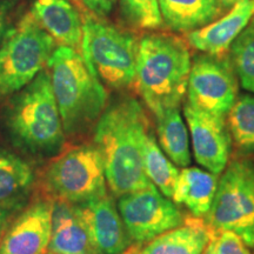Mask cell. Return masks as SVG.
Segmentation results:
<instances>
[{
    "label": "cell",
    "mask_w": 254,
    "mask_h": 254,
    "mask_svg": "<svg viewBox=\"0 0 254 254\" xmlns=\"http://www.w3.org/2000/svg\"><path fill=\"white\" fill-rule=\"evenodd\" d=\"M150 131L144 107L128 95L107 105L97 123L93 144L103 158L107 187L117 198L153 186L144 168V146Z\"/></svg>",
    "instance_id": "1"
},
{
    "label": "cell",
    "mask_w": 254,
    "mask_h": 254,
    "mask_svg": "<svg viewBox=\"0 0 254 254\" xmlns=\"http://www.w3.org/2000/svg\"><path fill=\"white\" fill-rule=\"evenodd\" d=\"M0 131L11 148L33 161H50L67 147L49 69L4 101Z\"/></svg>",
    "instance_id": "2"
},
{
    "label": "cell",
    "mask_w": 254,
    "mask_h": 254,
    "mask_svg": "<svg viewBox=\"0 0 254 254\" xmlns=\"http://www.w3.org/2000/svg\"><path fill=\"white\" fill-rule=\"evenodd\" d=\"M47 69L64 132L67 140L74 144L94 132L97 123L109 105L106 87L82 53L71 47H56Z\"/></svg>",
    "instance_id": "3"
},
{
    "label": "cell",
    "mask_w": 254,
    "mask_h": 254,
    "mask_svg": "<svg viewBox=\"0 0 254 254\" xmlns=\"http://www.w3.org/2000/svg\"><path fill=\"white\" fill-rule=\"evenodd\" d=\"M190 60L189 43L167 32L139 38L134 90L154 117L179 107L187 92Z\"/></svg>",
    "instance_id": "4"
},
{
    "label": "cell",
    "mask_w": 254,
    "mask_h": 254,
    "mask_svg": "<svg viewBox=\"0 0 254 254\" xmlns=\"http://www.w3.org/2000/svg\"><path fill=\"white\" fill-rule=\"evenodd\" d=\"M36 189L55 200L81 205L107 193L104 161L94 144L67 146L38 172Z\"/></svg>",
    "instance_id": "5"
},
{
    "label": "cell",
    "mask_w": 254,
    "mask_h": 254,
    "mask_svg": "<svg viewBox=\"0 0 254 254\" xmlns=\"http://www.w3.org/2000/svg\"><path fill=\"white\" fill-rule=\"evenodd\" d=\"M81 53L105 87L134 88L139 39L126 28L86 13L82 19Z\"/></svg>",
    "instance_id": "6"
},
{
    "label": "cell",
    "mask_w": 254,
    "mask_h": 254,
    "mask_svg": "<svg viewBox=\"0 0 254 254\" xmlns=\"http://www.w3.org/2000/svg\"><path fill=\"white\" fill-rule=\"evenodd\" d=\"M56 41L28 12L9 27L0 43V103L47 68Z\"/></svg>",
    "instance_id": "7"
},
{
    "label": "cell",
    "mask_w": 254,
    "mask_h": 254,
    "mask_svg": "<svg viewBox=\"0 0 254 254\" xmlns=\"http://www.w3.org/2000/svg\"><path fill=\"white\" fill-rule=\"evenodd\" d=\"M204 221L209 231H232L254 247V165L232 160L219 177L217 192Z\"/></svg>",
    "instance_id": "8"
},
{
    "label": "cell",
    "mask_w": 254,
    "mask_h": 254,
    "mask_svg": "<svg viewBox=\"0 0 254 254\" xmlns=\"http://www.w3.org/2000/svg\"><path fill=\"white\" fill-rule=\"evenodd\" d=\"M119 214L132 244L144 245L160 234L177 228L185 217L172 199L154 186L119 196Z\"/></svg>",
    "instance_id": "9"
},
{
    "label": "cell",
    "mask_w": 254,
    "mask_h": 254,
    "mask_svg": "<svg viewBox=\"0 0 254 254\" xmlns=\"http://www.w3.org/2000/svg\"><path fill=\"white\" fill-rule=\"evenodd\" d=\"M231 59L202 53L190 66L187 103L215 117L226 118L238 98V79Z\"/></svg>",
    "instance_id": "10"
},
{
    "label": "cell",
    "mask_w": 254,
    "mask_h": 254,
    "mask_svg": "<svg viewBox=\"0 0 254 254\" xmlns=\"http://www.w3.org/2000/svg\"><path fill=\"white\" fill-rule=\"evenodd\" d=\"M53 200L36 189L30 201L11 221L0 254H46L52 233Z\"/></svg>",
    "instance_id": "11"
},
{
    "label": "cell",
    "mask_w": 254,
    "mask_h": 254,
    "mask_svg": "<svg viewBox=\"0 0 254 254\" xmlns=\"http://www.w3.org/2000/svg\"><path fill=\"white\" fill-rule=\"evenodd\" d=\"M183 114L190 129L195 161L205 170L220 176L228 165L232 147L226 118L195 109L187 101Z\"/></svg>",
    "instance_id": "12"
},
{
    "label": "cell",
    "mask_w": 254,
    "mask_h": 254,
    "mask_svg": "<svg viewBox=\"0 0 254 254\" xmlns=\"http://www.w3.org/2000/svg\"><path fill=\"white\" fill-rule=\"evenodd\" d=\"M78 207L98 254H124L132 246L112 196L106 194Z\"/></svg>",
    "instance_id": "13"
},
{
    "label": "cell",
    "mask_w": 254,
    "mask_h": 254,
    "mask_svg": "<svg viewBox=\"0 0 254 254\" xmlns=\"http://www.w3.org/2000/svg\"><path fill=\"white\" fill-rule=\"evenodd\" d=\"M254 17V0H238L226 14L199 30L186 33V41L206 55L225 57Z\"/></svg>",
    "instance_id": "14"
},
{
    "label": "cell",
    "mask_w": 254,
    "mask_h": 254,
    "mask_svg": "<svg viewBox=\"0 0 254 254\" xmlns=\"http://www.w3.org/2000/svg\"><path fill=\"white\" fill-rule=\"evenodd\" d=\"M30 12L56 44L81 52L84 23L72 0H34Z\"/></svg>",
    "instance_id": "15"
},
{
    "label": "cell",
    "mask_w": 254,
    "mask_h": 254,
    "mask_svg": "<svg viewBox=\"0 0 254 254\" xmlns=\"http://www.w3.org/2000/svg\"><path fill=\"white\" fill-rule=\"evenodd\" d=\"M49 252L55 254H98L78 205L53 201L52 233Z\"/></svg>",
    "instance_id": "16"
},
{
    "label": "cell",
    "mask_w": 254,
    "mask_h": 254,
    "mask_svg": "<svg viewBox=\"0 0 254 254\" xmlns=\"http://www.w3.org/2000/svg\"><path fill=\"white\" fill-rule=\"evenodd\" d=\"M209 240L204 219L189 217L182 226L165 232L144 245H132L124 254H202Z\"/></svg>",
    "instance_id": "17"
},
{
    "label": "cell",
    "mask_w": 254,
    "mask_h": 254,
    "mask_svg": "<svg viewBox=\"0 0 254 254\" xmlns=\"http://www.w3.org/2000/svg\"><path fill=\"white\" fill-rule=\"evenodd\" d=\"M38 171L27 159L0 146V206H25L37 187Z\"/></svg>",
    "instance_id": "18"
},
{
    "label": "cell",
    "mask_w": 254,
    "mask_h": 254,
    "mask_svg": "<svg viewBox=\"0 0 254 254\" xmlns=\"http://www.w3.org/2000/svg\"><path fill=\"white\" fill-rule=\"evenodd\" d=\"M159 7L165 26L185 34L213 23L227 9L219 0H159Z\"/></svg>",
    "instance_id": "19"
},
{
    "label": "cell",
    "mask_w": 254,
    "mask_h": 254,
    "mask_svg": "<svg viewBox=\"0 0 254 254\" xmlns=\"http://www.w3.org/2000/svg\"><path fill=\"white\" fill-rule=\"evenodd\" d=\"M219 176L199 167H184L178 176L172 201L185 206L195 218H204L212 207Z\"/></svg>",
    "instance_id": "20"
},
{
    "label": "cell",
    "mask_w": 254,
    "mask_h": 254,
    "mask_svg": "<svg viewBox=\"0 0 254 254\" xmlns=\"http://www.w3.org/2000/svg\"><path fill=\"white\" fill-rule=\"evenodd\" d=\"M158 144L167 158L178 167L190 163V139L187 124L179 107L168 109L155 117Z\"/></svg>",
    "instance_id": "21"
},
{
    "label": "cell",
    "mask_w": 254,
    "mask_h": 254,
    "mask_svg": "<svg viewBox=\"0 0 254 254\" xmlns=\"http://www.w3.org/2000/svg\"><path fill=\"white\" fill-rule=\"evenodd\" d=\"M144 168L148 180L167 198L172 199L180 171L159 146L153 132H148L144 146Z\"/></svg>",
    "instance_id": "22"
},
{
    "label": "cell",
    "mask_w": 254,
    "mask_h": 254,
    "mask_svg": "<svg viewBox=\"0 0 254 254\" xmlns=\"http://www.w3.org/2000/svg\"><path fill=\"white\" fill-rule=\"evenodd\" d=\"M226 117L234 145L243 151H254V95L238 97Z\"/></svg>",
    "instance_id": "23"
},
{
    "label": "cell",
    "mask_w": 254,
    "mask_h": 254,
    "mask_svg": "<svg viewBox=\"0 0 254 254\" xmlns=\"http://www.w3.org/2000/svg\"><path fill=\"white\" fill-rule=\"evenodd\" d=\"M231 63L241 86L254 93V19L231 47Z\"/></svg>",
    "instance_id": "24"
},
{
    "label": "cell",
    "mask_w": 254,
    "mask_h": 254,
    "mask_svg": "<svg viewBox=\"0 0 254 254\" xmlns=\"http://www.w3.org/2000/svg\"><path fill=\"white\" fill-rule=\"evenodd\" d=\"M122 19L132 30L153 31L164 26L159 0H118Z\"/></svg>",
    "instance_id": "25"
},
{
    "label": "cell",
    "mask_w": 254,
    "mask_h": 254,
    "mask_svg": "<svg viewBox=\"0 0 254 254\" xmlns=\"http://www.w3.org/2000/svg\"><path fill=\"white\" fill-rule=\"evenodd\" d=\"M202 254H251V251L234 232L209 231V240Z\"/></svg>",
    "instance_id": "26"
},
{
    "label": "cell",
    "mask_w": 254,
    "mask_h": 254,
    "mask_svg": "<svg viewBox=\"0 0 254 254\" xmlns=\"http://www.w3.org/2000/svg\"><path fill=\"white\" fill-rule=\"evenodd\" d=\"M86 13L97 18H105L112 13L118 0H75Z\"/></svg>",
    "instance_id": "27"
},
{
    "label": "cell",
    "mask_w": 254,
    "mask_h": 254,
    "mask_svg": "<svg viewBox=\"0 0 254 254\" xmlns=\"http://www.w3.org/2000/svg\"><path fill=\"white\" fill-rule=\"evenodd\" d=\"M25 206H0V243H1L11 221Z\"/></svg>",
    "instance_id": "28"
},
{
    "label": "cell",
    "mask_w": 254,
    "mask_h": 254,
    "mask_svg": "<svg viewBox=\"0 0 254 254\" xmlns=\"http://www.w3.org/2000/svg\"><path fill=\"white\" fill-rule=\"evenodd\" d=\"M9 4L7 1H4L0 4V43L4 39L5 34L9 30V18H8Z\"/></svg>",
    "instance_id": "29"
},
{
    "label": "cell",
    "mask_w": 254,
    "mask_h": 254,
    "mask_svg": "<svg viewBox=\"0 0 254 254\" xmlns=\"http://www.w3.org/2000/svg\"><path fill=\"white\" fill-rule=\"evenodd\" d=\"M219 1H220L221 4L224 5L225 7H226V8L228 9V7H232V6L236 4L238 0H219Z\"/></svg>",
    "instance_id": "30"
},
{
    "label": "cell",
    "mask_w": 254,
    "mask_h": 254,
    "mask_svg": "<svg viewBox=\"0 0 254 254\" xmlns=\"http://www.w3.org/2000/svg\"><path fill=\"white\" fill-rule=\"evenodd\" d=\"M46 254H55V253H52V252H47Z\"/></svg>",
    "instance_id": "31"
}]
</instances>
